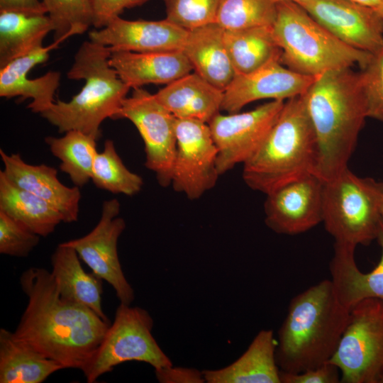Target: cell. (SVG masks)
Wrapping results in <instances>:
<instances>
[{"mask_svg": "<svg viewBox=\"0 0 383 383\" xmlns=\"http://www.w3.org/2000/svg\"><path fill=\"white\" fill-rule=\"evenodd\" d=\"M28 301L14 336L64 369L82 370L111 322L90 309L62 299L50 272L33 267L20 277Z\"/></svg>", "mask_w": 383, "mask_h": 383, "instance_id": "cell-1", "label": "cell"}, {"mask_svg": "<svg viewBox=\"0 0 383 383\" xmlns=\"http://www.w3.org/2000/svg\"><path fill=\"white\" fill-rule=\"evenodd\" d=\"M317 144L314 174L323 182L348 167L367 116L360 72L328 70L301 94Z\"/></svg>", "mask_w": 383, "mask_h": 383, "instance_id": "cell-2", "label": "cell"}, {"mask_svg": "<svg viewBox=\"0 0 383 383\" xmlns=\"http://www.w3.org/2000/svg\"><path fill=\"white\" fill-rule=\"evenodd\" d=\"M331 279L294 296L278 331L276 361L281 371L299 373L322 365L334 355L349 318Z\"/></svg>", "mask_w": 383, "mask_h": 383, "instance_id": "cell-3", "label": "cell"}, {"mask_svg": "<svg viewBox=\"0 0 383 383\" xmlns=\"http://www.w3.org/2000/svg\"><path fill=\"white\" fill-rule=\"evenodd\" d=\"M111 53L108 47L90 40L79 48L67 77L84 79V87L70 101H56L40 113L60 133L77 130L98 140L103 121L114 119L131 88L111 66Z\"/></svg>", "mask_w": 383, "mask_h": 383, "instance_id": "cell-4", "label": "cell"}, {"mask_svg": "<svg viewBox=\"0 0 383 383\" xmlns=\"http://www.w3.org/2000/svg\"><path fill=\"white\" fill-rule=\"evenodd\" d=\"M317 144L301 95L284 101L265 140L243 164L242 177L252 190L267 194L314 174Z\"/></svg>", "mask_w": 383, "mask_h": 383, "instance_id": "cell-5", "label": "cell"}, {"mask_svg": "<svg viewBox=\"0 0 383 383\" xmlns=\"http://www.w3.org/2000/svg\"><path fill=\"white\" fill-rule=\"evenodd\" d=\"M281 63L297 73L317 77L335 69H363L372 55L355 49L330 33L294 1L277 3L272 25Z\"/></svg>", "mask_w": 383, "mask_h": 383, "instance_id": "cell-6", "label": "cell"}, {"mask_svg": "<svg viewBox=\"0 0 383 383\" xmlns=\"http://www.w3.org/2000/svg\"><path fill=\"white\" fill-rule=\"evenodd\" d=\"M383 182L360 177L348 167L323 182L322 222L335 243L356 247L377 239Z\"/></svg>", "mask_w": 383, "mask_h": 383, "instance_id": "cell-7", "label": "cell"}, {"mask_svg": "<svg viewBox=\"0 0 383 383\" xmlns=\"http://www.w3.org/2000/svg\"><path fill=\"white\" fill-rule=\"evenodd\" d=\"M153 319L145 309L120 303L97 350L82 369L93 383L114 367L129 361L148 363L155 370L172 366L152 334Z\"/></svg>", "mask_w": 383, "mask_h": 383, "instance_id": "cell-8", "label": "cell"}, {"mask_svg": "<svg viewBox=\"0 0 383 383\" xmlns=\"http://www.w3.org/2000/svg\"><path fill=\"white\" fill-rule=\"evenodd\" d=\"M343 383H379L383 372V301L355 304L338 348L329 360Z\"/></svg>", "mask_w": 383, "mask_h": 383, "instance_id": "cell-9", "label": "cell"}, {"mask_svg": "<svg viewBox=\"0 0 383 383\" xmlns=\"http://www.w3.org/2000/svg\"><path fill=\"white\" fill-rule=\"evenodd\" d=\"M133 89L114 119L125 118L135 126L144 143L145 166L161 187H169L176 149V118L154 94L142 87Z\"/></svg>", "mask_w": 383, "mask_h": 383, "instance_id": "cell-10", "label": "cell"}, {"mask_svg": "<svg viewBox=\"0 0 383 383\" xmlns=\"http://www.w3.org/2000/svg\"><path fill=\"white\" fill-rule=\"evenodd\" d=\"M175 135L171 185L189 199H198L215 187L220 176L216 145L209 124L200 121L176 118Z\"/></svg>", "mask_w": 383, "mask_h": 383, "instance_id": "cell-11", "label": "cell"}, {"mask_svg": "<svg viewBox=\"0 0 383 383\" xmlns=\"http://www.w3.org/2000/svg\"><path fill=\"white\" fill-rule=\"evenodd\" d=\"M284 101L272 100L257 108L219 113L208 123L218 150L220 175L244 164L258 149L278 118Z\"/></svg>", "mask_w": 383, "mask_h": 383, "instance_id": "cell-12", "label": "cell"}, {"mask_svg": "<svg viewBox=\"0 0 383 383\" xmlns=\"http://www.w3.org/2000/svg\"><path fill=\"white\" fill-rule=\"evenodd\" d=\"M120 207L116 199L105 201L101 218L93 230L63 243L72 248L94 274L113 287L120 303L131 305L135 299L134 290L123 274L117 248L126 228L124 219L118 217Z\"/></svg>", "mask_w": 383, "mask_h": 383, "instance_id": "cell-13", "label": "cell"}, {"mask_svg": "<svg viewBox=\"0 0 383 383\" xmlns=\"http://www.w3.org/2000/svg\"><path fill=\"white\" fill-rule=\"evenodd\" d=\"M297 4L345 44L372 55L383 49V17L374 9L351 0H304Z\"/></svg>", "mask_w": 383, "mask_h": 383, "instance_id": "cell-14", "label": "cell"}, {"mask_svg": "<svg viewBox=\"0 0 383 383\" xmlns=\"http://www.w3.org/2000/svg\"><path fill=\"white\" fill-rule=\"evenodd\" d=\"M323 181L310 174L265 194V222L274 232L297 235L322 222Z\"/></svg>", "mask_w": 383, "mask_h": 383, "instance_id": "cell-15", "label": "cell"}, {"mask_svg": "<svg viewBox=\"0 0 383 383\" xmlns=\"http://www.w3.org/2000/svg\"><path fill=\"white\" fill-rule=\"evenodd\" d=\"M316 77L304 75L283 65L280 60L246 74H235L223 91L221 110L239 112L260 99H289L304 94Z\"/></svg>", "mask_w": 383, "mask_h": 383, "instance_id": "cell-16", "label": "cell"}, {"mask_svg": "<svg viewBox=\"0 0 383 383\" xmlns=\"http://www.w3.org/2000/svg\"><path fill=\"white\" fill-rule=\"evenodd\" d=\"M187 34L188 30L166 18L131 21L119 16L90 31L89 38L111 52H159L182 50Z\"/></svg>", "mask_w": 383, "mask_h": 383, "instance_id": "cell-17", "label": "cell"}, {"mask_svg": "<svg viewBox=\"0 0 383 383\" xmlns=\"http://www.w3.org/2000/svg\"><path fill=\"white\" fill-rule=\"evenodd\" d=\"M0 155L4 166L2 171L12 183L51 204L60 212L64 222L78 220L81 199L78 187L63 184L54 167L28 164L20 154L9 155L2 149Z\"/></svg>", "mask_w": 383, "mask_h": 383, "instance_id": "cell-18", "label": "cell"}, {"mask_svg": "<svg viewBox=\"0 0 383 383\" xmlns=\"http://www.w3.org/2000/svg\"><path fill=\"white\" fill-rule=\"evenodd\" d=\"M60 43L42 47L30 54L18 57L0 69V96L7 99L18 96L23 101L31 99L28 108L33 113H41L52 103L60 86L61 74L50 71L35 79H28V72L37 65L45 62L50 52Z\"/></svg>", "mask_w": 383, "mask_h": 383, "instance_id": "cell-19", "label": "cell"}, {"mask_svg": "<svg viewBox=\"0 0 383 383\" xmlns=\"http://www.w3.org/2000/svg\"><path fill=\"white\" fill-rule=\"evenodd\" d=\"M376 240L381 248V257L377 266L367 273L361 272L356 265V247L334 243L329 264L331 281L338 301L348 309L367 299L383 301V219Z\"/></svg>", "mask_w": 383, "mask_h": 383, "instance_id": "cell-20", "label": "cell"}, {"mask_svg": "<svg viewBox=\"0 0 383 383\" xmlns=\"http://www.w3.org/2000/svg\"><path fill=\"white\" fill-rule=\"evenodd\" d=\"M109 63L131 89L149 84H168L192 72L182 50L159 52H111Z\"/></svg>", "mask_w": 383, "mask_h": 383, "instance_id": "cell-21", "label": "cell"}, {"mask_svg": "<svg viewBox=\"0 0 383 383\" xmlns=\"http://www.w3.org/2000/svg\"><path fill=\"white\" fill-rule=\"evenodd\" d=\"M224 31L216 23L189 30L182 50L195 73L223 91L236 74Z\"/></svg>", "mask_w": 383, "mask_h": 383, "instance_id": "cell-22", "label": "cell"}, {"mask_svg": "<svg viewBox=\"0 0 383 383\" xmlns=\"http://www.w3.org/2000/svg\"><path fill=\"white\" fill-rule=\"evenodd\" d=\"M155 96L176 118L209 123L221 110L223 91L190 72L165 85Z\"/></svg>", "mask_w": 383, "mask_h": 383, "instance_id": "cell-23", "label": "cell"}, {"mask_svg": "<svg viewBox=\"0 0 383 383\" xmlns=\"http://www.w3.org/2000/svg\"><path fill=\"white\" fill-rule=\"evenodd\" d=\"M273 331L261 330L245 353L231 365L202 371L208 383H281Z\"/></svg>", "mask_w": 383, "mask_h": 383, "instance_id": "cell-24", "label": "cell"}, {"mask_svg": "<svg viewBox=\"0 0 383 383\" xmlns=\"http://www.w3.org/2000/svg\"><path fill=\"white\" fill-rule=\"evenodd\" d=\"M71 247L60 243L51 256L52 271L61 297L84 306L110 322L102 309L103 279L86 272Z\"/></svg>", "mask_w": 383, "mask_h": 383, "instance_id": "cell-25", "label": "cell"}, {"mask_svg": "<svg viewBox=\"0 0 383 383\" xmlns=\"http://www.w3.org/2000/svg\"><path fill=\"white\" fill-rule=\"evenodd\" d=\"M51 31L53 25L46 13L0 10V69L43 47Z\"/></svg>", "mask_w": 383, "mask_h": 383, "instance_id": "cell-26", "label": "cell"}, {"mask_svg": "<svg viewBox=\"0 0 383 383\" xmlns=\"http://www.w3.org/2000/svg\"><path fill=\"white\" fill-rule=\"evenodd\" d=\"M64 369L6 328L0 329V382L41 383Z\"/></svg>", "mask_w": 383, "mask_h": 383, "instance_id": "cell-27", "label": "cell"}, {"mask_svg": "<svg viewBox=\"0 0 383 383\" xmlns=\"http://www.w3.org/2000/svg\"><path fill=\"white\" fill-rule=\"evenodd\" d=\"M0 210L40 237H47L63 221L51 204L12 183L0 171Z\"/></svg>", "mask_w": 383, "mask_h": 383, "instance_id": "cell-28", "label": "cell"}, {"mask_svg": "<svg viewBox=\"0 0 383 383\" xmlns=\"http://www.w3.org/2000/svg\"><path fill=\"white\" fill-rule=\"evenodd\" d=\"M272 26L225 30L224 39L236 74L252 72L281 57Z\"/></svg>", "mask_w": 383, "mask_h": 383, "instance_id": "cell-29", "label": "cell"}, {"mask_svg": "<svg viewBox=\"0 0 383 383\" xmlns=\"http://www.w3.org/2000/svg\"><path fill=\"white\" fill-rule=\"evenodd\" d=\"M52 154L61 162L60 170L66 173L74 186L84 187L91 180L97 139L77 130L65 133L60 138L45 139Z\"/></svg>", "mask_w": 383, "mask_h": 383, "instance_id": "cell-30", "label": "cell"}, {"mask_svg": "<svg viewBox=\"0 0 383 383\" xmlns=\"http://www.w3.org/2000/svg\"><path fill=\"white\" fill-rule=\"evenodd\" d=\"M91 181L99 189L127 196L139 193L143 186V178L126 167L112 140H106L103 150L97 152Z\"/></svg>", "mask_w": 383, "mask_h": 383, "instance_id": "cell-31", "label": "cell"}, {"mask_svg": "<svg viewBox=\"0 0 383 383\" xmlns=\"http://www.w3.org/2000/svg\"><path fill=\"white\" fill-rule=\"evenodd\" d=\"M276 13L274 0H220L216 23L225 30L272 26Z\"/></svg>", "mask_w": 383, "mask_h": 383, "instance_id": "cell-32", "label": "cell"}, {"mask_svg": "<svg viewBox=\"0 0 383 383\" xmlns=\"http://www.w3.org/2000/svg\"><path fill=\"white\" fill-rule=\"evenodd\" d=\"M53 25V42L62 43L93 26L92 0H42Z\"/></svg>", "mask_w": 383, "mask_h": 383, "instance_id": "cell-33", "label": "cell"}, {"mask_svg": "<svg viewBox=\"0 0 383 383\" xmlns=\"http://www.w3.org/2000/svg\"><path fill=\"white\" fill-rule=\"evenodd\" d=\"M166 19L189 31L216 23L220 0H162Z\"/></svg>", "mask_w": 383, "mask_h": 383, "instance_id": "cell-34", "label": "cell"}, {"mask_svg": "<svg viewBox=\"0 0 383 383\" xmlns=\"http://www.w3.org/2000/svg\"><path fill=\"white\" fill-rule=\"evenodd\" d=\"M40 236L0 210V253L25 257L38 245Z\"/></svg>", "mask_w": 383, "mask_h": 383, "instance_id": "cell-35", "label": "cell"}, {"mask_svg": "<svg viewBox=\"0 0 383 383\" xmlns=\"http://www.w3.org/2000/svg\"><path fill=\"white\" fill-rule=\"evenodd\" d=\"M367 116L383 121V49L360 71Z\"/></svg>", "mask_w": 383, "mask_h": 383, "instance_id": "cell-36", "label": "cell"}, {"mask_svg": "<svg viewBox=\"0 0 383 383\" xmlns=\"http://www.w3.org/2000/svg\"><path fill=\"white\" fill-rule=\"evenodd\" d=\"M280 381L281 383H339L340 372L335 365L328 362L299 373L280 370Z\"/></svg>", "mask_w": 383, "mask_h": 383, "instance_id": "cell-37", "label": "cell"}, {"mask_svg": "<svg viewBox=\"0 0 383 383\" xmlns=\"http://www.w3.org/2000/svg\"><path fill=\"white\" fill-rule=\"evenodd\" d=\"M148 0H92L94 21L96 28L104 27L112 18L119 16L125 9L141 6Z\"/></svg>", "mask_w": 383, "mask_h": 383, "instance_id": "cell-38", "label": "cell"}, {"mask_svg": "<svg viewBox=\"0 0 383 383\" xmlns=\"http://www.w3.org/2000/svg\"><path fill=\"white\" fill-rule=\"evenodd\" d=\"M155 370L160 382H204L202 372L189 368L172 367V366Z\"/></svg>", "mask_w": 383, "mask_h": 383, "instance_id": "cell-39", "label": "cell"}, {"mask_svg": "<svg viewBox=\"0 0 383 383\" xmlns=\"http://www.w3.org/2000/svg\"><path fill=\"white\" fill-rule=\"evenodd\" d=\"M0 10L47 14L46 9L40 0H0Z\"/></svg>", "mask_w": 383, "mask_h": 383, "instance_id": "cell-40", "label": "cell"}, {"mask_svg": "<svg viewBox=\"0 0 383 383\" xmlns=\"http://www.w3.org/2000/svg\"><path fill=\"white\" fill-rule=\"evenodd\" d=\"M357 4L378 10L383 4V0H351Z\"/></svg>", "mask_w": 383, "mask_h": 383, "instance_id": "cell-41", "label": "cell"}, {"mask_svg": "<svg viewBox=\"0 0 383 383\" xmlns=\"http://www.w3.org/2000/svg\"><path fill=\"white\" fill-rule=\"evenodd\" d=\"M276 3H278V2H280V1H294V2H299V1H304V0H274Z\"/></svg>", "mask_w": 383, "mask_h": 383, "instance_id": "cell-42", "label": "cell"}, {"mask_svg": "<svg viewBox=\"0 0 383 383\" xmlns=\"http://www.w3.org/2000/svg\"><path fill=\"white\" fill-rule=\"evenodd\" d=\"M380 213H381V216L383 219V199L381 201V204H380Z\"/></svg>", "mask_w": 383, "mask_h": 383, "instance_id": "cell-43", "label": "cell"}, {"mask_svg": "<svg viewBox=\"0 0 383 383\" xmlns=\"http://www.w3.org/2000/svg\"><path fill=\"white\" fill-rule=\"evenodd\" d=\"M379 13L383 17V4L381 6V7L377 10Z\"/></svg>", "mask_w": 383, "mask_h": 383, "instance_id": "cell-44", "label": "cell"}, {"mask_svg": "<svg viewBox=\"0 0 383 383\" xmlns=\"http://www.w3.org/2000/svg\"><path fill=\"white\" fill-rule=\"evenodd\" d=\"M379 383H383V372H382V375L380 377Z\"/></svg>", "mask_w": 383, "mask_h": 383, "instance_id": "cell-45", "label": "cell"}]
</instances>
